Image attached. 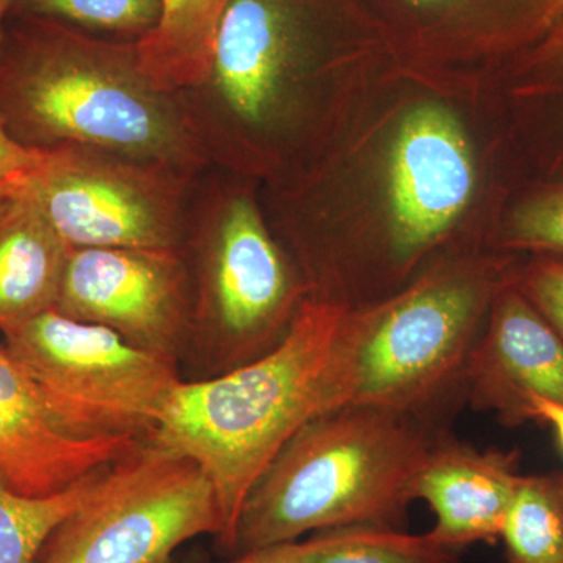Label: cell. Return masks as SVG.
<instances>
[{
    "mask_svg": "<svg viewBox=\"0 0 563 563\" xmlns=\"http://www.w3.org/2000/svg\"><path fill=\"white\" fill-rule=\"evenodd\" d=\"M0 120L33 151L77 146L201 173L210 166L181 106L144 68L139 43L38 18L9 21Z\"/></svg>",
    "mask_w": 563,
    "mask_h": 563,
    "instance_id": "1",
    "label": "cell"
},
{
    "mask_svg": "<svg viewBox=\"0 0 563 563\" xmlns=\"http://www.w3.org/2000/svg\"><path fill=\"white\" fill-rule=\"evenodd\" d=\"M352 307L310 295L268 354L209 379L181 380L147 437L192 459L221 512L217 543L231 554L247 493L302 426L333 410L336 352Z\"/></svg>",
    "mask_w": 563,
    "mask_h": 563,
    "instance_id": "2",
    "label": "cell"
},
{
    "mask_svg": "<svg viewBox=\"0 0 563 563\" xmlns=\"http://www.w3.org/2000/svg\"><path fill=\"white\" fill-rule=\"evenodd\" d=\"M444 432L443 424L369 406L313 418L252 485L231 554L347 526L402 529Z\"/></svg>",
    "mask_w": 563,
    "mask_h": 563,
    "instance_id": "3",
    "label": "cell"
},
{
    "mask_svg": "<svg viewBox=\"0 0 563 563\" xmlns=\"http://www.w3.org/2000/svg\"><path fill=\"white\" fill-rule=\"evenodd\" d=\"M322 0H231L201 79L179 91L210 165L284 179L306 136Z\"/></svg>",
    "mask_w": 563,
    "mask_h": 563,
    "instance_id": "4",
    "label": "cell"
},
{
    "mask_svg": "<svg viewBox=\"0 0 563 563\" xmlns=\"http://www.w3.org/2000/svg\"><path fill=\"white\" fill-rule=\"evenodd\" d=\"M179 252L191 290L190 380L268 354L310 296L263 214L254 179L242 174L210 165L196 176Z\"/></svg>",
    "mask_w": 563,
    "mask_h": 563,
    "instance_id": "5",
    "label": "cell"
},
{
    "mask_svg": "<svg viewBox=\"0 0 563 563\" xmlns=\"http://www.w3.org/2000/svg\"><path fill=\"white\" fill-rule=\"evenodd\" d=\"M501 288L488 266L454 265L352 309L336 352L333 410L379 407L443 424L465 402L466 365Z\"/></svg>",
    "mask_w": 563,
    "mask_h": 563,
    "instance_id": "6",
    "label": "cell"
},
{
    "mask_svg": "<svg viewBox=\"0 0 563 563\" xmlns=\"http://www.w3.org/2000/svg\"><path fill=\"white\" fill-rule=\"evenodd\" d=\"M3 339L55 417L79 437L147 439L184 380L176 363L55 309Z\"/></svg>",
    "mask_w": 563,
    "mask_h": 563,
    "instance_id": "7",
    "label": "cell"
},
{
    "mask_svg": "<svg viewBox=\"0 0 563 563\" xmlns=\"http://www.w3.org/2000/svg\"><path fill=\"white\" fill-rule=\"evenodd\" d=\"M220 532L217 493L199 463L143 439L111 463L35 563H169L181 544Z\"/></svg>",
    "mask_w": 563,
    "mask_h": 563,
    "instance_id": "8",
    "label": "cell"
},
{
    "mask_svg": "<svg viewBox=\"0 0 563 563\" xmlns=\"http://www.w3.org/2000/svg\"><path fill=\"white\" fill-rule=\"evenodd\" d=\"M198 174L117 152L65 146L51 151L25 188L73 250L179 251Z\"/></svg>",
    "mask_w": 563,
    "mask_h": 563,
    "instance_id": "9",
    "label": "cell"
},
{
    "mask_svg": "<svg viewBox=\"0 0 563 563\" xmlns=\"http://www.w3.org/2000/svg\"><path fill=\"white\" fill-rule=\"evenodd\" d=\"M55 310L102 325L125 342L180 365L191 336V290L176 250L70 251Z\"/></svg>",
    "mask_w": 563,
    "mask_h": 563,
    "instance_id": "10",
    "label": "cell"
},
{
    "mask_svg": "<svg viewBox=\"0 0 563 563\" xmlns=\"http://www.w3.org/2000/svg\"><path fill=\"white\" fill-rule=\"evenodd\" d=\"M474 188L468 143L450 111L422 106L404 118L390 158L387 265L406 276L461 217Z\"/></svg>",
    "mask_w": 563,
    "mask_h": 563,
    "instance_id": "11",
    "label": "cell"
},
{
    "mask_svg": "<svg viewBox=\"0 0 563 563\" xmlns=\"http://www.w3.org/2000/svg\"><path fill=\"white\" fill-rule=\"evenodd\" d=\"M532 395L563 404V340L517 285H503L465 372V402L506 428L532 421Z\"/></svg>",
    "mask_w": 563,
    "mask_h": 563,
    "instance_id": "12",
    "label": "cell"
},
{
    "mask_svg": "<svg viewBox=\"0 0 563 563\" xmlns=\"http://www.w3.org/2000/svg\"><path fill=\"white\" fill-rule=\"evenodd\" d=\"M143 439L69 432L38 387L0 344V474L27 496L66 490L132 453Z\"/></svg>",
    "mask_w": 563,
    "mask_h": 563,
    "instance_id": "13",
    "label": "cell"
},
{
    "mask_svg": "<svg viewBox=\"0 0 563 563\" xmlns=\"http://www.w3.org/2000/svg\"><path fill=\"white\" fill-rule=\"evenodd\" d=\"M520 451L479 450L444 432L415 484V501L433 514L429 536L461 551L501 539L507 512L520 483Z\"/></svg>",
    "mask_w": 563,
    "mask_h": 563,
    "instance_id": "14",
    "label": "cell"
},
{
    "mask_svg": "<svg viewBox=\"0 0 563 563\" xmlns=\"http://www.w3.org/2000/svg\"><path fill=\"white\" fill-rule=\"evenodd\" d=\"M73 247L33 201L25 181L0 202V331L55 309Z\"/></svg>",
    "mask_w": 563,
    "mask_h": 563,
    "instance_id": "15",
    "label": "cell"
},
{
    "mask_svg": "<svg viewBox=\"0 0 563 563\" xmlns=\"http://www.w3.org/2000/svg\"><path fill=\"white\" fill-rule=\"evenodd\" d=\"M229 2L163 0L161 24L139 43L144 68L162 87L180 91L201 79Z\"/></svg>",
    "mask_w": 563,
    "mask_h": 563,
    "instance_id": "16",
    "label": "cell"
},
{
    "mask_svg": "<svg viewBox=\"0 0 563 563\" xmlns=\"http://www.w3.org/2000/svg\"><path fill=\"white\" fill-rule=\"evenodd\" d=\"M506 563H563V472L521 474L501 539Z\"/></svg>",
    "mask_w": 563,
    "mask_h": 563,
    "instance_id": "17",
    "label": "cell"
},
{
    "mask_svg": "<svg viewBox=\"0 0 563 563\" xmlns=\"http://www.w3.org/2000/svg\"><path fill=\"white\" fill-rule=\"evenodd\" d=\"M109 466L49 496L22 495L0 474V563H35L52 532L91 495Z\"/></svg>",
    "mask_w": 563,
    "mask_h": 563,
    "instance_id": "18",
    "label": "cell"
},
{
    "mask_svg": "<svg viewBox=\"0 0 563 563\" xmlns=\"http://www.w3.org/2000/svg\"><path fill=\"white\" fill-rule=\"evenodd\" d=\"M303 563H462L428 532L409 533L387 526H347L314 532L303 540Z\"/></svg>",
    "mask_w": 563,
    "mask_h": 563,
    "instance_id": "19",
    "label": "cell"
},
{
    "mask_svg": "<svg viewBox=\"0 0 563 563\" xmlns=\"http://www.w3.org/2000/svg\"><path fill=\"white\" fill-rule=\"evenodd\" d=\"M162 14L163 0H13L10 20L38 18L99 38L141 43Z\"/></svg>",
    "mask_w": 563,
    "mask_h": 563,
    "instance_id": "20",
    "label": "cell"
},
{
    "mask_svg": "<svg viewBox=\"0 0 563 563\" xmlns=\"http://www.w3.org/2000/svg\"><path fill=\"white\" fill-rule=\"evenodd\" d=\"M504 244L563 255V190L532 199L514 214Z\"/></svg>",
    "mask_w": 563,
    "mask_h": 563,
    "instance_id": "21",
    "label": "cell"
},
{
    "mask_svg": "<svg viewBox=\"0 0 563 563\" xmlns=\"http://www.w3.org/2000/svg\"><path fill=\"white\" fill-rule=\"evenodd\" d=\"M517 287L563 340V261L544 258L533 263Z\"/></svg>",
    "mask_w": 563,
    "mask_h": 563,
    "instance_id": "22",
    "label": "cell"
},
{
    "mask_svg": "<svg viewBox=\"0 0 563 563\" xmlns=\"http://www.w3.org/2000/svg\"><path fill=\"white\" fill-rule=\"evenodd\" d=\"M51 151L22 146L0 120V181L25 180L49 161Z\"/></svg>",
    "mask_w": 563,
    "mask_h": 563,
    "instance_id": "23",
    "label": "cell"
},
{
    "mask_svg": "<svg viewBox=\"0 0 563 563\" xmlns=\"http://www.w3.org/2000/svg\"><path fill=\"white\" fill-rule=\"evenodd\" d=\"M303 559H306L303 540H295V542L266 544V547L244 551L233 555L229 563H303Z\"/></svg>",
    "mask_w": 563,
    "mask_h": 563,
    "instance_id": "24",
    "label": "cell"
},
{
    "mask_svg": "<svg viewBox=\"0 0 563 563\" xmlns=\"http://www.w3.org/2000/svg\"><path fill=\"white\" fill-rule=\"evenodd\" d=\"M529 402H531L532 421L553 426L563 453V404L537 395H532Z\"/></svg>",
    "mask_w": 563,
    "mask_h": 563,
    "instance_id": "25",
    "label": "cell"
},
{
    "mask_svg": "<svg viewBox=\"0 0 563 563\" xmlns=\"http://www.w3.org/2000/svg\"><path fill=\"white\" fill-rule=\"evenodd\" d=\"M407 9L421 14V16H431V14L455 13V10L468 9L481 0H398ZM563 3V0H558Z\"/></svg>",
    "mask_w": 563,
    "mask_h": 563,
    "instance_id": "26",
    "label": "cell"
},
{
    "mask_svg": "<svg viewBox=\"0 0 563 563\" xmlns=\"http://www.w3.org/2000/svg\"><path fill=\"white\" fill-rule=\"evenodd\" d=\"M11 5H13V0H0V51H2L7 27H9Z\"/></svg>",
    "mask_w": 563,
    "mask_h": 563,
    "instance_id": "27",
    "label": "cell"
},
{
    "mask_svg": "<svg viewBox=\"0 0 563 563\" xmlns=\"http://www.w3.org/2000/svg\"><path fill=\"white\" fill-rule=\"evenodd\" d=\"M25 180L0 181V202H2L3 199L9 198L10 195H13V192L16 191Z\"/></svg>",
    "mask_w": 563,
    "mask_h": 563,
    "instance_id": "28",
    "label": "cell"
}]
</instances>
